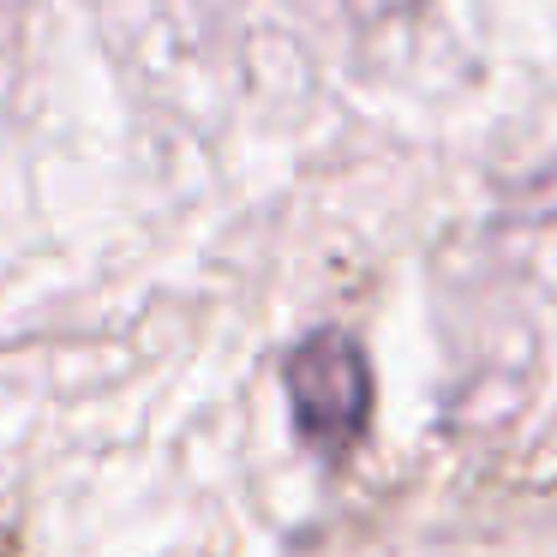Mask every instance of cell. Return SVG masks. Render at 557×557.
<instances>
[{
  "label": "cell",
  "mask_w": 557,
  "mask_h": 557,
  "mask_svg": "<svg viewBox=\"0 0 557 557\" xmlns=\"http://www.w3.org/2000/svg\"><path fill=\"white\" fill-rule=\"evenodd\" d=\"M294 401V425L318 456H348L372 425V366L336 330H318L282 366Z\"/></svg>",
  "instance_id": "cell-1"
},
{
  "label": "cell",
  "mask_w": 557,
  "mask_h": 557,
  "mask_svg": "<svg viewBox=\"0 0 557 557\" xmlns=\"http://www.w3.org/2000/svg\"><path fill=\"white\" fill-rule=\"evenodd\" d=\"M360 18H396V13H408V7H420V0H348Z\"/></svg>",
  "instance_id": "cell-2"
}]
</instances>
